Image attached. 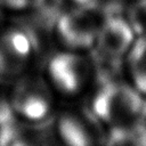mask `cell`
I'll return each instance as SVG.
<instances>
[{
  "instance_id": "4fadbf2b",
  "label": "cell",
  "mask_w": 146,
  "mask_h": 146,
  "mask_svg": "<svg viewBox=\"0 0 146 146\" xmlns=\"http://www.w3.org/2000/svg\"><path fill=\"white\" fill-rule=\"evenodd\" d=\"M46 0H0V5L13 9V10H22L27 8H36L43 5Z\"/></svg>"
},
{
  "instance_id": "30bf717a",
  "label": "cell",
  "mask_w": 146,
  "mask_h": 146,
  "mask_svg": "<svg viewBox=\"0 0 146 146\" xmlns=\"http://www.w3.org/2000/svg\"><path fill=\"white\" fill-rule=\"evenodd\" d=\"M137 38L146 36V0H135L124 13Z\"/></svg>"
},
{
  "instance_id": "7a4b0ae2",
  "label": "cell",
  "mask_w": 146,
  "mask_h": 146,
  "mask_svg": "<svg viewBox=\"0 0 146 146\" xmlns=\"http://www.w3.org/2000/svg\"><path fill=\"white\" fill-rule=\"evenodd\" d=\"M137 36L127 17L121 14L107 15L100 26L91 50L100 78L121 75L124 71V58L129 54Z\"/></svg>"
},
{
  "instance_id": "8992f818",
  "label": "cell",
  "mask_w": 146,
  "mask_h": 146,
  "mask_svg": "<svg viewBox=\"0 0 146 146\" xmlns=\"http://www.w3.org/2000/svg\"><path fill=\"white\" fill-rule=\"evenodd\" d=\"M9 104L13 112L24 120L40 122L52 110L54 98L50 86L38 75L19 78L13 88Z\"/></svg>"
},
{
  "instance_id": "8fae6325",
  "label": "cell",
  "mask_w": 146,
  "mask_h": 146,
  "mask_svg": "<svg viewBox=\"0 0 146 146\" xmlns=\"http://www.w3.org/2000/svg\"><path fill=\"white\" fill-rule=\"evenodd\" d=\"M14 138V112L10 107V104L0 103V145L9 144Z\"/></svg>"
},
{
  "instance_id": "3957f363",
  "label": "cell",
  "mask_w": 146,
  "mask_h": 146,
  "mask_svg": "<svg viewBox=\"0 0 146 146\" xmlns=\"http://www.w3.org/2000/svg\"><path fill=\"white\" fill-rule=\"evenodd\" d=\"M107 14L95 1L74 5L58 16L55 32L64 49L89 51L92 49Z\"/></svg>"
},
{
  "instance_id": "5b68a950",
  "label": "cell",
  "mask_w": 146,
  "mask_h": 146,
  "mask_svg": "<svg viewBox=\"0 0 146 146\" xmlns=\"http://www.w3.org/2000/svg\"><path fill=\"white\" fill-rule=\"evenodd\" d=\"M59 139L71 146H94L106 144V127L89 105L74 106L63 111L56 122Z\"/></svg>"
},
{
  "instance_id": "9a60e30c",
  "label": "cell",
  "mask_w": 146,
  "mask_h": 146,
  "mask_svg": "<svg viewBox=\"0 0 146 146\" xmlns=\"http://www.w3.org/2000/svg\"><path fill=\"white\" fill-rule=\"evenodd\" d=\"M144 117L146 119V106H145V111H144Z\"/></svg>"
},
{
  "instance_id": "7c38bea8",
  "label": "cell",
  "mask_w": 146,
  "mask_h": 146,
  "mask_svg": "<svg viewBox=\"0 0 146 146\" xmlns=\"http://www.w3.org/2000/svg\"><path fill=\"white\" fill-rule=\"evenodd\" d=\"M135 0H95L100 8L107 14H121L124 15L127 9Z\"/></svg>"
},
{
  "instance_id": "9c48e42d",
  "label": "cell",
  "mask_w": 146,
  "mask_h": 146,
  "mask_svg": "<svg viewBox=\"0 0 146 146\" xmlns=\"http://www.w3.org/2000/svg\"><path fill=\"white\" fill-rule=\"evenodd\" d=\"M106 144L121 146H146V119L141 116L125 124L107 129Z\"/></svg>"
},
{
  "instance_id": "52a82bcc",
  "label": "cell",
  "mask_w": 146,
  "mask_h": 146,
  "mask_svg": "<svg viewBox=\"0 0 146 146\" xmlns=\"http://www.w3.org/2000/svg\"><path fill=\"white\" fill-rule=\"evenodd\" d=\"M32 56V42L21 29L10 27L0 33V78H19Z\"/></svg>"
},
{
  "instance_id": "5bb4252c",
  "label": "cell",
  "mask_w": 146,
  "mask_h": 146,
  "mask_svg": "<svg viewBox=\"0 0 146 146\" xmlns=\"http://www.w3.org/2000/svg\"><path fill=\"white\" fill-rule=\"evenodd\" d=\"M70 2L74 3V5H84V3H89V2H92L95 0H68Z\"/></svg>"
},
{
  "instance_id": "6da1fadb",
  "label": "cell",
  "mask_w": 146,
  "mask_h": 146,
  "mask_svg": "<svg viewBox=\"0 0 146 146\" xmlns=\"http://www.w3.org/2000/svg\"><path fill=\"white\" fill-rule=\"evenodd\" d=\"M92 89L89 106L106 130L144 116L146 98L128 78L98 80Z\"/></svg>"
},
{
  "instance_id": "ba28073f",
  "label": "cell",
  "mask_w": 146,
  "mask_h": 146,
  "mask_svg": "<svg viewBox=\"0 0 146 146\" xmlns=\"http://www.w3.org/2000/svg\"><path fill=\"white\" fill-rule=\"evenodd\" d=\"M127 78L146 98V36L137 38L124 58Z\"/></svg>"
},
{
  "instance_id": "277c9868",
  "label": "cell",
  "mask_w": 146,
  "mask_h": 146,
  "mask_svg": "<svg viewBox=\"0 0 146 146\" xmlns=\"http://www.w3.org/2000/svg\"><path fill=\"white\" fill-rule=\"evenodd\" d=\"M51 86L62 95L75 97L94 88L97 80L96 63L87 51L64 49L55 54L48 63Z\"/></svg>"
}]
</instances>
